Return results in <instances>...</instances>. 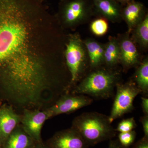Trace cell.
I'll return each instance as SVG.
<instances>
[{"instance_id":"24","label":"cell","mask_w":148,"mask_h":148,"mask_svg":"<svg viewBox=\"0 0 148 148\" xmlns=\"http://www.w3.org/2000/svg\"><path fill=\"white\" fill-rule=\"evenodd\" d=\"M142 110L145 115H148V98L147 97H142L141 98Z\"/></svg>"},{"instance_id":"17","label":"cell","mask_w":148,"mask_h":148,"mask_svg":"<svg viewBox=\"0 0 148 148\" xmlns=\"http://www.w3.org/2000/svg\"><path fill=\"white\" fill-rule=\"evenodd\" d=\"M131 38L141 50L147 51L148 49V13L143 21L132 30Z\"/></svg>"},{"instance_id":"26","label":"cell","mask_w":148,"mask_h":148,"mask_svg":"<svg viewBox=\"0 0 148 148\" xmlns=\"http://www.w3.org/2000/svg\"><path fill=\"white\" fill-rule=\"evenodd\" d=\"M115 1L117 2L120 4L123 7L127 5L128 3L131 2L133 0H115Z\"/></svg>"},{"instance_id":"16","label":"cell","mask_w":148,"mask_h":148,"mask_svg":"<svg viewBox=\"0 0 148 148\" xmlns=\"http://www.w3.org/2000/svg\"><path fill=\"white\" fill-rule=\"evenodd\" d=\"M104 47V66L111 69L117 68L120 64V51L116 37L110 36Z\"/></svg>"},{"instance_id":"25","label":"cell","mask_w":148,"mask_h":148,"mask_svg":"<svg viewBox=\"0 0 148 148\" xmlns=\"http://www.w3.org/2000/svg\"><path fill=\"white\" fill-rule=\"evenodd\" d=\"M108 148H129L125 147L121 145L118 140H110Z\"/></svg>"},{"instance_id":"8","label":"cell","mask_w":148,"mask_h":148,"mask_svg":"<svg viewBox=\"0 0 148 148\" xmlns=\"http://www.w3.org/2000/svg\"><path fill=\"white\" fill-rule=\"evenodd\" d=\"M130 34L127 32L119 34L116 37L119 45L120 64L124 72H127L132 68H137L143 59Z\"/></svg>"},{"instance_id":"2","label":"cell","mask_w":148,"mask_h":148,"mask_svg":"<svg viewBox=\"0 0 148 148\" xmlns=\"http://www.w3.org/2000/svg\"><path fill=\"white\" fill-rule=\"evenodd\" d=\"M121 79L120 70L102 66L90 70L70 93L87 95L96 100L108 99L115 95Z\"/></svg>"},{"instance_id":"1","label":"cell","mask_w":148,"mask_h":148,"mask_svg":"<svg viewBox=\"0 0 148 148\" xmlns=\"http://www.w3.org/2000/svg\"><path fill=\"white\" fill-rule=\"evenodd\" d=\"M68 33L38 0H0V104L42 109L67 91Z\"/></svg>"},{"instance_id":"11","label":"cell","mask_w":148,"mask_h":148,"mask_svg":"<svg viewBox=\"0 0 148 148\" xmlns=\"http://www.w3.org/2000/svg\"><path fill=\"white\" fill-rule=\"evenodd\" d=\"M21 114L13 107L4 103L0 105V139L2 144L11 133L21 124Z\"/></svg>"},{"instance_id":"14","label":"cell","mask_w":148,"mask_h":148,"mask_svg":"<svg viewBox=\"0 0 148 148\" xmlns=\"http://www.w3.org/2000/svg\"><path fill=\"white\" fill-rule=\"evenodd\" d=\"M18 125L3 143L2 148H33L37 144Z\"/></svg>"},{"instance_id":"9","label":"cell","mask_w":148,"mask_h":148,"mask_svg":"<svg viewBox=\"0 0 148 148\" xmlns=\"http://www.w3.org/2000/svg\"><path fill=\"white\" fill-rule=\"evenodd\" d=\"M21 125L30 137L37 143H42L41 131L45 123L49 119L45 110L25 109L22 111Z\"/></svg>"},{"instance_id":"27","label":"cell","mask_w":148,"mask_h":148,"mask_svg":"<svg viewBox=\"0 0 148 148\" xmlns=\"http://www.w3.org/2000/svg\"><path fill=\"white\" fill-rule=\"evenodd\" d=\"M33 148H49L45 143L43 142L42 143H38Z\"/></svg>"},{"instance_id":"10","label":"cell","mask_w":148,"mask_h":148,"mask_svg":"<svg viewBox=\"0 0 148 148\" xmlns=\"http://www.w3.org/2000/svg\"><path fill=\"white\" fill-rule=\"evenodd\" d=\"M49 148H89L79 133L71 127L56 132L45 143Z\"/></svg>"},{"instance_id":"7","label":"cell","mask_w":148,"mask_h":148,"mask_svg":"<svg viewBox=\"0 0 148 148\" xmlns=\"http://www.w3.org/2000/svg\"><path fill=\"white\" fill-rule=\"evenodd\" d=\"M93 99L87 95L67 93L61 96L52 106L46 109L49 119L58 115L70 114L89 106Z\"/></svg>"},{"instance_id":"28","label":"cell","mask_w":148,"mask_h":148,"mask_svg":"<svg viewBox=\"0 0 148 148\" xmlns=\"http://www.w3.org/2000/svg\"><path fill=\"white\" fill-rule=\"evenodd\" d=\"M3 144L1 141V139H0V148H2Z\"/></svg>"},{"instance_id":"21","label":"cell","mask_w":148,"mask_h":148,"mask_svg":"<svg viewBox=\"0 0 148 148\" xmlns=\"http://www.w3.org/2000/svg\"><path fill=\"white\" fill-rule=\"evenodd\" d=\"M137 126L134 118H129L121 121L119 123L115 130L116 132H128L133 130Z\"/></svg>"},{"instance_id":"20","label":"cell","mask_w":148,"mask_h":148,"mask_svg":"<svg viewBox=\"0 0 148 148\" xmlns=\"http://www.w3.org/2000/svg\"><path fill=\"white\" fill-rule=\"evenodd\" d=\"M136 135V132L133 130L128 132H120L118 140L121 145L129 147L134 143Z\"/></svg>"},{"instance_id":"23","label":"cell","mask_w":148,"mask_h":148,"mask_svg":"<svg viewBox=\"0 0 148 148\" xmlns=\"http://www.w3.org/2000/svg\"><path fill=\"white\" fill-rule=\"evenodd\" d=\"M133 148H148V138L143 137L135 143Z\"/></svg>"},{"instance_id":"29","label":"cell","mask_w":148,"mask_h":148,"mask_svg":"<svg viewBox=\"0 0 148 148\" xmlns=\"http://www.w3.org/2000/svg\"><path fill=\"white\" fill-rule=\"evenodd\" d=\"M38 1H40L41 2L44 3V2L47 1V0H38ZM59 1H61V0H59Z\"/></svg>"},{"instance_id":"19","label":"cell","mask_w":148,"mask_h":148,"mask_svg":"<svg viewBox=\"0 0 148 148\" xmlns=\"http://www.w3.org/2000/svg\"><path fill=\"white\" fill-rule=\"evenodd\" d=\"M90 31L97 36L106 34L108 30V23L105 18L97 17L90 21Z\"/></svg>"},{"instance_id":"4","label":"cell","mask_w":148,"mask_h":148,"mask_svg":"<svg viewBox=\"0 0 148 148\" xmlns=\"http://www.w3.org/2000/svg\"><path fill=\"white\" fill-rule=\"evenodd\" d=\"M64 56L71 75L72 90L90 70L86 47L78 32L67 34Z\"/></svg>"},{"instance_id":"22","label":"cell","mask_w":148,"mask_h":148,"mask_svg":"<svg viewBox=\"0 0 148 148\" xmlns=\"http://www.w3.org/2000/svg\"><path fill=\"white\" fill-rule=\"evenodd\" d=\"M140 121L143 126L144 137L148 138V115H144L140 118Z\"/></svg>"},{"instance_id":"6","label":"cell","mask_w":148,"mask_h":148,"mask_svg":"<svg viewBox=\"0 0 148 148\" xmlns=\"http://www.w3.org/2000/svg\"><path fill=\"white\" fill-rule=\"evenodd\" d=\"M114 100L109 116L111 123L116 119L130 112L134 109L133 102L141 91L132 79L125 83L121 82L116 88Z\"/></svg>"},{"instance_id":"12","label":"cell","mask_w":148,"mask_h":148,"mask_svg":"<svg viewBox=\"0 0 148 148\" xmlns=\"http://www.w3.org/2000/svg\"><path fill=\"white\" fill-rule=\"evenodd\" d=\"M94 16L113 23H120L123 7L115 0H91Z\"/></svg>"},{"instance_id":"13","label":"cell","mask_w":148,"mask_h":148,"mask_svg":"<svg viewBox=\"0 0 148 148\" xmlns=\"http://www.w3.org/2000/svg\"><path fill=\"white\" fill-rule=\"evenodd\" d=\"M148 14L147 10L143 3L133 0L123 7L122 19L126 23L127 32L131 33L132 30L140 24Z\"/></svg>"},{"instance_id":"18","label":"cell","mask_w":148,"mask_h":148,"mask_svg":"<svg viewBox=\"0 0 148 148\" xmlns=\"http://www.w3.org/2000/svg\"><path fill=\"white\" fill-rule=\"evenodd\" d=\"M132 80L140 88L141 93L148 96V57L143 58L137 67Z\"/></svg>"},{"instance_id":"5","label":"cell","mask_w":148,"mask_h":148,"mask_svg":"<svg viewBox=\"0 0 148 148\" xmlns=\"http://www.w3.org/2000/svg\"><path fill=\"white\" fill-rule=\"evenodd\" d=\"M65 31H75L79 26L88 23L94 16L91 0H61L55 14Z\"/></svg>"},{"instance_id":"15","label":"cell","mask_w":148,"mask_h":148,"mask_svg":"<svg viewBox=\"0 0 148 148\" xmlns=\"http://www.w3.org/2000/svg\"><path fill=\"white\" fill-rule=\"evenodd\" d=\"M87 50L90 70L104 66V44L92 38L83 40Z\"/></svg>"},{"instance_id":"3","label":"cell","mask_w":148,"mask_h":148,"mask_svg":"<svg viewBox=\"0 0 148 148\" xmlns=\"http://www.w3.org/2000/svg\"><path fill=\"white\" fill-rule=\"evenodd\" d=\"M71 127L79 133L89 147L112 140L116 135L109 116L98 112H86L76 117Z\"/></svg>"}]
</instances>
